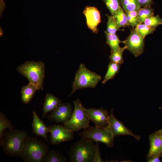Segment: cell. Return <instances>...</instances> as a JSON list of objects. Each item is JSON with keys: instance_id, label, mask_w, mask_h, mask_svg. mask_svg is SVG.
I'll list each match as a JSON object with an SVG mask.
<instances>
[{"instance_id": "6da1fadb", "label": "cell", "mask_w": 162, "mask_h": 162, "mask_svg": "<svg viewBox=\"0 0 162 162\" xmlns=\"http://www.w3.org/2000/svg\"><path fill=\"white\" fill-rule=\"evenodd\" d=\"M27 136L25 130L14 128L7 130L0 139V147H2L4 152L8 155L20 156Z\"/></svg>"}, {"instance_id": "7a4b0ae2", "label": "cell", "mask_w": 162, "mask_h": 162, "mask_svg": "<svg viewBox=\"0 0 162 162\" xmlns=\"http://www.w3.org/2000/svg\"><path fill=\"white\" fill-rule=\"evenodd\" d=\"M72 145L68 152L71 162H94L96 144L92 140L82 137Z\"/></svg>"}, {"instance_id": "3957f363", "label": "cell", "mask_w": 162, "mask_h": 162, "mask_svg": "<svg viewBox=\"0 0 162 162\" xmlns=\"http://www.w3.org/2000/svg\"><path fill=\"white\" fill-rule=\"evenodd\" d=\"M49 149V146L45 143L27 136L20 156L24 162H42Z\"/></svg>"}, {"instance_id": "277c9868", "label": "cell", "mask_w": 162, "mask_h": 162, "mask_svg": "<svg viewBox=\"0 0 162 162\" xmlns=\"http://www.w3.org/2000/svg\"><path fill=\"white\" fill-rule=\"evenodd\" d=\"M17 70L26 77L29 82L36 86L39 90L43 89L45 66L42 62L28 61L18 66Z\"/></svg>"}, {"instance_id": "5b68a950", "label": "cell", "mask_w": 162, "mask_h": 162, "mask_svg": "<svg viewBox=\"0 0 162 162\" xmlns=\"http://www.w3.org/2000/svg\"><path fill=\"white\" fill-rule=\"evenodd\" d=\"M101 79L100 76L89 70L84 64H80L72 83V90L69 96L78 89L95 87Z\"/></svg>"}, {"instance_id": "8992f818", "label": "cell", "mask_w": 162, "mask_h": 162, "mask_svg": "<svg viewBox=\"0 0 162 162\" xmlns=\"http://www.w3.org/2000/svg\"><path fill=\"white\" fill-rule=\"evenodd\" d=\"M74 109L70 119L63 124L64 127L73 132H77L90 126V119L79 99L73 101Z\"/></svg>"}, {"instance_id": "52a82bcc", "label": "cell", "mask_w": 162, "mask_h": 162, "mask_svg": "<svg viewBox=\"0 0 162 162\" xmlns=\"http://www.w3.org/2000/svg\"><path fill=\"white\" fill-rule=\"evenodd\" d=\"M81 137L88 139L93 141L101 142L107 147H112L114 145V137L110 128L89 126L80 133Z\"/></svg>"}, {"instance_id": "ba28073f", "label": "cell", "mask_w": 162, "mask_h": 162, "mask_svg": "<svg viewBox=\"0 0 162 162\" xmlns=\"http://www.w3.org/2000/svg\"><path fill=\"white\" fill-rule=\"evenodd\" d=\"M123 41L126 49L136 57L143 53L145 47L144 38L139 35L135 28L131 30L130 34Z\"/></svg>"}, {"instance_id": "9c48e42d", "label": "cell", "mask_w": 162, "mask_h": 162, "mask_svg": "<svg viewBox=\"0 0 162 162\" xmlns=\"http://www.w3.org/2000/svg\"><path fill=\"white\" fill-rule=\"evenodd\" d=\"M50 141L53 145L69 141L74 138V132L65 128L62 124H54L48 127Z\"/></svg>"}, {"instance_id": "30bf717a", "label": "cell", "mask_w": 162, "mask_h": 162, "mask_svg": "<svg viewBox=\"0 0 162 162\" xmlns=\"http://www.w3.org/2000/svg\"><path fill=\"white\" fill-rule=\"evenodd\" d=\"M73 111L72 106L70 103H62L46 118L50 122L64 124L70 119Z\"/></svg>"}, {"instance_id": "8fae6325", "label": "cell", "mask_w": 162, "mask_h": 162, "mask_svg": "<svg viewBox=\"0 0 162 162\" xmlns=\"http://www.w3.org/2000/svg\"><path fill=\"white\" fill-rule=\"evenodd\" d=\"M108 125L111 129L114 138L120 135H127L132 136L137 140L140 139V136L135 135L122 122L116 118L113 114V109L110 112Z\"/></svg>"}, {"instance_id": "7c38bea8", "label": "cell", "mask_w": 162, "mask_h": 162, "mask_svg": "<svg viewBox=\"0 0 162 162\" xmlns=\"http://www.w3.org/2000/svg\"><path fill=\"white\" fill-rule=\"evenodd\" d=\"M88 28L93 33H98V26L101 21L100 12L98 8L93 6H87L83 11Z\"/></svg>"}, {"instance_id": "4fadbf2b", "label": "cell", "mask_w": 162, "mask_h": 162, "mask_svg": "<svg viewBox=\"0 0 162 162\" xmlns=\"http://www.w3.org/2000/svg\"><path fill=\"white\" fill-rule=\"evenodd\" d=\"M86 111L89 119L95 126L106 127L108 125L110 115L106 110L103 108L98 109L91 108L86 109Z\"/></svg>"}, {"instance_id": "5bb4252c", "label": "cell", "mask_w": 162, "mask_h": 162, "mask_svg": "<svg viewBox=\"0 0 162 162\" xmlns=\"http://www.w3.org/2000/svg\"><path fill=\"white\" fill-rule=\"evenodd\" d=\"M149 139L150 148L147 158L155 155L160 156L162 153V136L155 132L150 135Z\"/></svg>"}, {"instance_id": "9a60e30c", "label": "cell", "mask_w": 162, "mask_h": 162, "mask_svg": "<svg viewBox=\"0 0 162 162\" xmlns=\"http://www.w3.org/2000/svg\"><path fill=\"white\" fill-rule=\"evenodd\" d=\"M32 127L33 132L36 135L44 138L48 142L47 134L49 132L48 127L39 118L35 111L33 112Z\"/></svg>"}, {"instance_id": "2e32d148", "label": "cell", "mask_w": 162, "mask_h": 162, "mask_svg": "<svg viewBox=\"0 0 162 162\" xmlns=\"http://www.w3.org/2000/svg\"><path fill=\"white\" fill-rule=\"evenodd\" d=\"M62 103L58 98L51 94H47L43 105L42 118H44L49 112L54 110Z\"/></svg>"}, {"instance_id": "e0dca14e", "label": "cell", "mask_w": 162, "mask_h": 162, "mask_svg": "<svg viewBox=\"0 0 162 162\" xmlns=\"http://www.w3.org/2000/svg\"><path fill=\"white\" fill-rule=\"evenodd\" d=\"M38 90L39 89L36 86L29 82L22 87L21 91L22 102L25 104L29 103L36 91Z\"/></svg>"}, {"instance_id": "ac0fdd59", "label": "cell", "mask_w": 162, "mask_h": 162, "mask_svg": "<svg viewBox=\"0 0 162 162\" xmlns=\"http://www.w3.org/2000/svg\"><path fill=\"white\" fill-rule=\"evenodd\" d=\"M67 158L58 152L53 150L48 151L43 158L44 162H66Z\"/></svg>"}, {"instance_id": "d6986e66", "label": "cell", "mask_w": 162, "mask_h": 162, "mask_svg": "<svg viewBox=\"0 0 162 162\" xmlns=\"http://www.w3.org/2000/svg\"><path fill=\"white\" fill-rule=\"evenodd\" d=\"M106 41V43L111 48V52H113L119 50L121 47L119 44L124 43V41H121L118 35L116 34H112L104 32Z\"/></svg>"}, {"instance_id": "ffe728a7", "label": "cell", "mask_w": 162, "mask_h": 162, "mask_svg": "<svg viewBox=\"0 0 162 162\" xmlns=\"http://www.w3.org/2000/svg\"><path fill=\"white\" fill-rule=\"evenodd\" d=\"M120 69L119 64L110 62L108 66L107 70L102 83L104 84L108 80L113 78L118 73Z\"/></svg>"}, {"instance_id": "44dd1931", "label": "cell", "mask_w": 162, "mask_h": 162, "mask_svg": "<svg viewBox=\"0 0 162 162\" xmlns=\"http://www.w3.org/2000/svg\"><path fill=\"white\" fill-rule=\"evenodd\" d=\"M113 16L119 28L125 27L129 26L126 14L122 7L119 8Z\"/></svg>"}, {"instance_id": "7402d4cb", "label": "cell", "mask_w": 162, "mask_h": 162, "mask_svg": "<svg viewBox=\"0 0 162 162\" xmlns=\"http://www.w3.org/2000/svg\"><path fill=\"white\" fill-rule=\"evenodd\" d=\"M120 1L124 11H137L141 7L138 0H120Z\"/></svg>"}, {"instance_id": "603a6c76", "label": "cell", "mask_w": 162, "mask_h": 162, "mask_svg": "<svg viewBox=\"0 0 162 162\" xmlns=\"http://www.w3.org/2000/svg\"><path fill=\"white\" fill-rule=\"evenodd\" d=\"M154 8L151 6L141 7L138 10L139 24L143 23L146 19L154 15Z\"/></svg>"}, {"instance_id": "cb8c5ba5", "label": "cell", "mask_w": 162, "mask_h": 162, "mask_svg": "<svg viewBox=\"0 0 162 162\" xmlns=\"http://www.w3.org/2000/svg\"><path fill=\"white\" fill-rule=\"evenodd\" d=\"M126 49V47L124 46L117 51L111 52V54L109 56L110 62L119 64H122L124 62L123 53Z\"/></svg>"}, {"instance_id": "d4e9b609", "label": "cell", "mask_w": 162, "mask_h": 162, "mask_svg": "<svg viewBox=\"0 0 162 162\" xmlns=\"http://www.w3.org/2000/svg\"><path fill=\"white\" fill-rule=\"evenodd\" d=\"M14 128L11 121L8 119L1 112H0V139L5 129H11Z\"/></svg>"}, {"instance_id": "484cf974", "label": "cell", "mask_w": 162, "mask_h": 162, "mask_svg": "<svg viewBox=\"0 0 162 162\" xmlns=\"http://www.w3.org/2000/svg\"><path fill=\"white\" fill-rule=\"evenodd\" d=\"M106 15L108 19L107 22L106 32L112 34H115L116 32L119 30H123L121 29L118 26L115 20L112 16H109L107 14Z\"/></svg>"}, {"instance_id": "4316f807", "label": "cell", "mask_w": 162, "mask_h": 162, "mask_svg": "<svg viewBox=\"0 0 162 162\" xmlns=\"http://www.w3.org/2000/svg\"><path fill=\"white\" fill-rule=\"evenodd\" d=\"M143 23L149 28L156 30L158 26L162 25V19L158 15H152L146 19Z\"/></svg>"}, {"instance_id": "83f0119b", "label": "cell", "mask_w": 162, "mask_h": 162, "mask_svg": "<svg viewBox=\"0 0 162 162\" xmlns=\"http://www.w3.org/2000/svg\"><path fill=\"white\" fill-rule=\"evenodd\" d=\"M112 15L113 16L121 6L120 0H103Z\"/></svg>"}, {"instance_id": "f1b7e54d", "label": "cell", "mask_w": 162, "mask_h": 162, "mask_svg": "<svg viewBox=\"0 0 162 162\" xmlns=\"http://www.w3.org/2000/svg\"><path fill=\"white\" fill-rule=\"evenodd\" d=\"M127 17L129 26L132 27L133 29L139 24L138 10L127 11H124Z\"/></svg>"}, {"instance_id": "f546056e", "label": "cell", "mask_w": 162, "mask_h": 162, "mask_svg": "<svg viewBox=\"0 0 162 162\" xmlns=\"http://www.w3.org/2000/svg\"><path fill=\"white\" fill-rule=\"evenodd\" d=\"M135 28L139 35L144 38L146 36L153 33L155 30L149 28L143 23L138 24Z\"/></svg>"}, {"instance_id": "4dcf8cb0", "label": "cell", "mask_w": 162, "mask_h": 162, "mask_svg": "<svg viewBox=\"0 0 162 162\" xmlns=\"http://www.w3.org/2000/svg\"><path fill=\"white\" fill-rule=\"evenodd\" d=\"M96 150L94 162H103L104 160L101 158L100 153L99 142H96Z\"/></svg>"}, {"instance_id": "1f68e13d", "label": "cell", "mask_w": 162, "mask_h": 162, "mask_svg": "<svg viewBox=\"0 0 162 162\" xmlns=\"http://www.w3.org/2000/svg\"><path fill=\"white\" fill-rule=\"evenodd\" d=\"M141 7L151 6L154 4L153 0H138Z\"/></svg>"}, {"instance_id": "d6a6232c", "label": "cell", "mask_w": 162, "mask_h": 162, "mask_svg": "<svg viewBox=\"0 0 162 162\" xmlns=\"http://www.w3.org/2000/svg\"><path fill=\"white\" fill-rule=\"evenodd\" d=\"M160 155H155L147 158V162H160L159 158Z\"/></svg>"}, {"instance_id": "836d02e7", "label": "cell", "mask_w": 162, "mask_h": 162, "mask_svg": "<svg viewBox=\"0 0 162 162\" xmlns=\"http://www.w3.org/2000/svg\"><path fill=\"white\" fill-rule=\"evenodd\" d=\"M155 133L158 134L162 136V129L158 130Z\"/></svg>"}, {"instance_id": "e575fe53", "label": "cell", "mask_w": 162, "mask_h": 162, "mask_svg": "<svg viewBox=\"0 0 162 162\" xmlns=\"http://www.w3.org/2000/svg\"><path fill=\"white\" fill-rule=\"evenodd\" d=\"M160 156H161V157L162 158V153H161Z\"/></svg>"}]
</instances>
